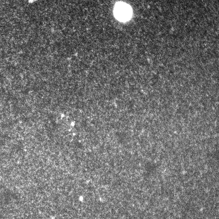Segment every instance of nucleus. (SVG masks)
<instances>
[{"label": "nucleus", "mask_w": 219, "mask_h": 219, "mask_svg": "<svg viewBox=\"0 0 219 219\" xmlns=\"http://www.w3.org/2000/svg\"><path fill=\"white\" fill-rule=\"evenodd\" d=\"M115 16L121 21H126L131 16L132 13L131 7L124 2H119L115 5L114 10Z\"/></svg>", "instance_id": "1"}]
</instances>
